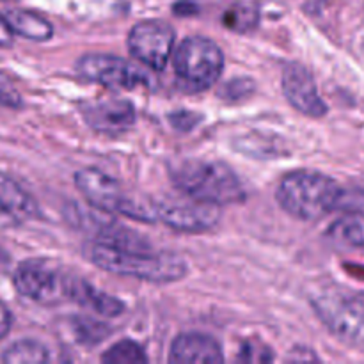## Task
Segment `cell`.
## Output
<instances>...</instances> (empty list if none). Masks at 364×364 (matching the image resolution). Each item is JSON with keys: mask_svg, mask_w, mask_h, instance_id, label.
<instances>
[{"mask_svg": "<svg viewBox=\"0 0 364 364\" xmlns=\"http://www.w3.org/2000/svg\"><path fill=\"white\" fill-rule=\"evenodd\" d=\"M73 334L78 343L96 345L105 340L109 329L103 323H96L87 318H75L73 320Z\"/></svg>", "mask_w": 364, "mask_h": 364, "instance_id": "21", "label": "cell"}, {"mask_svg": "<svg viewBox=\"0 0 364 364\" xmlns=\"http://www.w3.org/2000/svg\"><path fill=\"white\" fill-rule=\"evenodd\" d=\"M48 359V350L34 340L16 341L2 354V361L7 364H43Z\"/></svg>", "mask_w": 364, "mask_h": 364, "instance_id": "18", "label": "cell"}, {"mask_svg": "<svg viewBox=\"0 0 364 364\" xmlns=\"http://www.w3.org/2000/svg\"><path fill=\"white\" fill-rule=\"evenodd\" d=\"M363 50H364V43H363Z\"/></svg>", "mask_w": 364, "mask_h": 364, "instance_id": "29", "label": "cell"}, {"mask_svg": "<svg viewBox=\"0 0 364 364\" xmlns=\"http://www.w3.org/2000/svg\"><path fill=\"white\" fill-rule=\"evenodd\" d=\"M14 41V32L9 27L7 20L0 16V48H9Z\"/></svg>", "mask_w": 364, "mask_h": 364, "instance_id": "25", "label": "cell"}, {"mask_svg": "<svg viewBox=\"0 0 364 364\" xmlns=\"http://www.w3.org/2000/svg\"><path fill=\"white\" fill-rule=\"evenodd\" d=\"M70 301L78 302L82 306H87V308L95 309L98 315L109 316V318L119 316L124 311V304L119 299L103 294L102 290H96L92 284L80 279V277H73V281H71Z\"/></svg>", "mask_w": 364, "mask_h": 364, "instance_id": "14", "label": "cell"}, {"mask_svg": "<svg viewBox=\"0 0 364 364\" xmlns=\"http://www.w3.org/2000/svg\"><path fill=\"white\" fill-rule=\"evenodd\" d=\"M240 363H270L274 361V355L269 347L256 340H249L242 345L240 355H238Z\"/></svg>", "mask_w": 364, "mask_h": 364, "instance_id": "22", "label": "cell"}, {"mask_svg": "<svg viewBox=\"0 0 364 364\" xmlns=\"http://www.w3.org/2000/svg\"><path fill=\"white\" fill-rule=\"evenodd\" d=\"M0 205L16 220L38 215V205L34 199L21 191L13 180L0 176Z\"/></svg>", "mask_w": 364, "mask_h": 364, "instance_id": "16", "label": "cell"}, {"mask_svg": "<svg viewBox=\"0 0 364 364\" xmlns=\"http://www.w3.org/2000/svg\"><path fill=\"white\" fill-rule=\"evenodd\" d=\"M283 92L291 107L309 117H322L327 114V105L318 95L313 75L299 63H290L283 70Z\"/></svg>", "mask_w": 364, "mask_h": 364, "instance_id": "11", "label": "cell"}, {"mask_svg": "<svg viewBox=\"0 0 364 364\" xmlns=\"http://www.w3.org/2000/svg\"><path fill=\"white\" fill-rule=\"evenodd\" d=\"M223 25L233 32L247 34L255 31L258 25V9L249 4H238V6L230 7L223 16Z\"/></svg>", "mask_w": 364, "mask_h": 364, "instance_id": "19", "label": "cell"}, {"mask_svg": "<svg viewBox=\"0 0 364 364\" xmlns=\"http://www.w3.org/2000/svg\"><path fill=\"white\" fill-rule=\"evenodd\" d=\"M11 326H13V316H11L9 309L0 302V340L7 336V333L11 331Z\"/></svg>", "mask_w": 364, "mask_h": 364, "instance_id": "26", "label": "cell"}, {"mask_svg": "<svg viewBox=\"0 0 364 364\" xmlns=\"http://www.w3.org/2000/svg\"><path fill=\"white\" fill-rule=\"evenodd\" d=\"M87 256L107 272L149 283H174L187 276V263L174 252H151L149 247H117L95 242Z\"/></svg>", "mask_w": 364, "mask_h": 364, "instance_id": "1", "label": "cell"}, {"mask_svg": "<svg viewBox=\"0 0 364 364\" xmlns=\"http://www.w3.org/2000/svg\"><path fill=\"white\" fill-rule=\"evenodd\" d=\"M0 259H2V255H0Z\"/></svg>", "mask_w": 364, "mask_h": 364, "instance_id": "28", "label": "cell"}, {"mask_svg": "<svg viewBox=\"0 0 364 364\" xmlns=\"http://www.w3.org/2000/svg\"><path fill=\"white\" fill-rule=\"evenodd\" d=\"M311 304L334 338L364 352V301L340 288H327L311 299Z\"/></svg>", "mask_w": 364, "mask_h": 364, "instance_id": "4", "label": "cell"}, {"mask_svg": "<svg viewBox=\"0 0 364 364\" xmlns=\"http://www.w3.org/2000/svg\"><path fill=\"white\" fill-rule=\"evenodd\" d=\"M77 71L87 80L109 89H135L151 84V77L142 68L116 55L87 53L77 63Z\"/></svg>", "mask_w": 364, "mask_h": 364, "instance_id": "8", "label": "cell"}, {"mask_svg": "<svg viewBox=\"0 0 364 364\" xmlns=\"http://www.w3.org/2000/svg\"><path fill=\"white\" fill-rule=\"evenodd\" d=\"M0 105L9 107V109H20L23 105V100L18 89L14 87L13 80L2 71H0Z\"/></svg>", "mask_w": 364, "mask_h": 364, "instance_id": "23", "label": "cell"}, {"mask_svg": "<svg viewBox=\"0 0 364 364\" xmlns=\"http://www.w3.org/2000/svg\"><path fill=\"white\" fill-rule=\"evenodd\" d=\"M85 123L103 135H121L135 123V109L128 100H102L82 105Z\"/></svg>", "mask_w": 364, "mask_h": 364, "instance_id": "12", "label": "cell"}, {"mask_svg": "<svg viewBox=\"0 0 364 364\" xmlns=\"http://www.w3.org/2000/svg\"><path fill=\"white\" fill-rule=\"evenodd\" d=\"M169 361L176 364H215L224 361V354L217 340L208 334H181L173 341Z\"/></svg>", "mask_w": 364, "mask_h": 364, "instance_id": "13", "label": "cell"}, {"mask_svg": "<svg viewBox=\"0 0 364 364\" xmlns=\"http://www.w3.org/2000/svg\"><path fill=\"white\" fill-rule=\"evenodd\" d=\"M9 27L13 28L14 34L23 36V38L32 39V41H46L52 38L53 27L48 20L38 13L25 9H11L4 14Z\"/></svg>", "mask_w": 364, "mask_h": 364, "instance_id": "15", "label": "cell"}, {"mask_svg": "<svg viewBox=\"0 0 364 364\" xmlns=\"http://www.w3.org/2000/svg\"><path fill=\"white\" fill-rule=\"evenodd\" d=\"M252 89H255V84H252L249 78H233L226 87H223L220 95H223L224 98L238 100L242 98V96H247Z\"/></svg>", "mask_w": 364, "mask_h": 364, "instance_id": "24", "label": "cell"}, {"mask_svg": "<svg viewBox=\"0 0 364 364\" xmlns=\"http://www.w3.org/2000/svg\"><path fill=\"white\" fill-rule=\"evenodd\" d=\"M224 70L223 50L206 38H187L174 53V71L187 91H205L220 78Z\"/></svg>", "mask_w": 364, "mask_h": 364, "instance_id": "6", "label": "cell"}, {"mask_svg": "<svg viewBox=\"0 0 364 364\" xmlns=\"http://www.w3.org/2000/svg\"><path fill=\"white\" fill-rule=\"evenodd\" d=\"M327 237L338 245L359 249L364 247V213L350 212L336 220L327 231Z\"/></svg>", "mask_w": 364, "mask_h": 364, "instance_id": "17", "label": "cell"}, {"mask_svg": "<svg viewBox=\"0 0 364 364\" xmlns=\"http://www.w3.org/2000/svg\"><path fill=\"white\" fill-rule=\"evenodd\" d=\"M18 220L14 219L13 215H11L9 212H7L6 208H4L2 205H0V228H7V226H13V224H16Z\"/></svg>", "mask_w": 364, "mask_h": 364, "instance_id": "27", "label": "cell"}, {"mask_svg": "<svg viewBox=\"0 0 364 364\" xmlns=\"http://www.w3.org/2000/svg\"><path fill=\"white\" fill-rule=\"evenodd\" d=\"M181 194L213 205H235L245 199L244 185L233 169L212 160H181L171 171Z\"/></svg>", "mask_w": 364, "mask_h": 364, "instance_id": "3", "label": "cell"}, {"mask_svg": "<svg viewBox=\"0 0 364 364\" xmlns=\"http://www.w3.org/2000/svg\"><path fill=\"white\" fill-rule=\"evenodd\" d=\"M73 276L46 259H27L14 270L13 283L18 294L38 304H59L70 301Z\"/></svg>", "mask_w": 364, "mask_h": 364, "instance_id": "7", "label": "cell"}, {"mask_svg": "<svg viewBox=\"0 0 364 364\" xmlns=\"http://www.w3.org/2000/svg\"><path fill=\"white\" fill-rule=\"evenodd\" d=\"M171 199L155 205L156 219L180 233H205L220 220V206L199 199Z\"/></svg>", "mask_w": 364, "mask_h": 364, "instance_id": "9", "label": "cell"}, {"mask_svg": "<svg viewBox=\"0 0 364 364\" xmlns=\"http://www.w3.org/2000/svg\"><path fill=\"white\" fill-rule=\"evenodd\" d=\"M174 38L173 27L166 21L146 20L130 31L128 48L139 63L155 71H162L173 52Z\"/></svg>", "mask_w": 364, "mask_h": 364, "instance_id": "10", "label": "cell"}, {"mask_svg": "<svg viewBox=\"0 0 364 364\" xmlns=\"http://www.w3.org/2000/svg\"><path fill=\"white\" fill-rule=\"evenodd\" d=\"M102 361L107 364H144L148 363L144 348L132 340L117 341L102 355Z\"/></svg>", "mask_w": 364, "mask_h": 364, "instance_id": "20", "label": "cell"}, {"mask_svg": "<svg viewBox=\"0 0 364 364\" xmlns=\"http://www.w3.org/2000/svg\"><path fill=\"white\" fill-rule=\"evenodd\" d=\"M75 185L82 192L89 205L107 213H119L135 220L151 223L156 219L155 205L149 206L130 198L119 181L110 178L103 171L85 167L75 174Z\"/></svg>", "mask_w": 364, "mask_h": 364, "instance_id": "5", "label": "cell"}, {"mask_svg": "<svg viewBox=\"0 0 364 364\" xmlns=\"http://www.w3.org/2000/svg\"><path fill=\"white\" fill-rule=\"evenodd\" d=\"M343 191L333 178L315 171L287 174L277 187V203L301 220H318L338 208Z\"/></svg>", "mask_w": 364, "mask_h": 364, "instance_id": "2", "label": "cell"}]
</instances>
